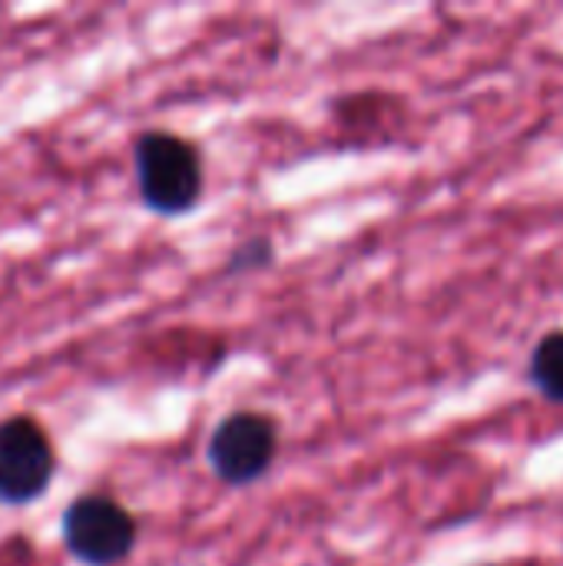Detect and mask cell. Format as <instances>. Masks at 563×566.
I'll return each instance as SVG.
<instances>
[{
	"instance_id": "277c9868",
	"label": "cell",
	"mask_w": 563,
	"mask_h": 566,
	"mask_svg": "<svg viewBox=\"0 0 563 566\" xmlns=\"http://www.w3.org/2000/svg\"><path fill=\"white\" fill-rule=\"evenodd\" d=\"M56 454L46 431L33 418L0 421V504L23 507L46 494Z\"/></svg>"
},
{
	"instance_id": "6da1fadb",
	"label": "cell",
	"mask_w": 563,
	"mask_h": 566,
	"mask_svg": "<svg viewBox=\"0 0 563 566\" xmlns=\"http://www.w3.org/2000/svg\"><path fill=\"white\" fill-rule=\"evenodd\" d=\"M136 186L146 209L156 216H186L202 199L199 149L166 129H149L133 146Z\"/></svg>"
},
{
	"instance_id": "7a4b0ae2",
	"label": "cell",
	"mask_w": 563,
	"mask_h": 566,
	"mask_svg": "<svg viewBox=\"0 0 563 566\" xmlns=\"http://www.w3.org/2000/svg\"><path fill=\"white\" fill-rule=\"evenodd\" d=\"M60 537L70 557L83 566H116L136 547V521L113 497L83 494L63 511Z\"/></svg>"
},
{
	"instance_id": "3957f363",
	"label": "cell",
	"mask_w": 563,
	"mask_h": 566,
	"mask_svg": "<svg viewBox=\"0 0 563 566\" xmlns=\"http://www.w3.org/2000/svg\"><path fill=\"white\" fill-rule=\"evenodd\" d=\"M279 454V428L259 411H232L209 434V468L229 488L256 484L269 474Z\"/></svg>"
},
{
	"instance_id": "8992f818",
	"label": "cell",
	"mask_w": 563,
	"mask_h": 566,
	"mask_svg": "<svg viewBox=\"0 0 563 566\" xmlns=\"http://www.w3.org/2000/svg\"><path fill=\"white\" fill-rule=\"evenodd\" d=\"M275 262V245L272 239L265 235H252V239H242L229 259H226V275H246V272H259V269H269Z\"/></svg>"
},
{
	"instance_id": "52a82bcc",
	"label": "cell",
	"mask_w": 563,
	"mask_h": 566,
	"mask_svg": "<svg viewBox=\"0 0 563 566\" xmlns=\"http://www.w3.org/2000/svg\"><path fill=\"white\" fill-rule=\"evenodd\" d=\"M481 566H498V564H481Z\"/></svg>"
},
{
	"instance_id": "5b68a950",
	"label": "cell",
	"mask_w": 563,
	"mask_h": 566,
	"mask_svg": "<svg viewBox=\"0 0 563 566\" xmlns=\"http://www.w3.org/2000/svg\"><path fill=\"white\" fill-rule=\"evenodd\" d=\"M528 378L548 401L563 405V328L548 332L534 345L531 361H528Z\"/></svg>"
}]
</instances>
